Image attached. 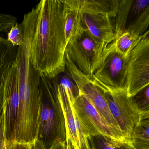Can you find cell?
<instances>
[{
	"mask_svg": "<svg viewBox=\"0 0 149 149\" xmlns=\"http://www.w3.org/2000/svg\"><path fill=\"white\" fill-rule=\"evenodd\" d=\"M7 40L13 46L19 47L23 42V33L22 25L18 22L14 25L8 33Z\"/></svg>",
	"mask_w": 149,
	"mask_h": 149,
	"instance_id": "20",
	"label": "cell"
},
{
	"mask_svg": "<svg viewBox=\"0 0 149 149\" xmlns=\"http://www.w3.org/2000/svg\"><path fill=\"white\" fill-rule=\"evenodd\" d=\"M149 84V35L142 39L127 57L125 89L133 97Z\"/></svg>",
	"mask_w": 149,
	"mask_h": 149,
	"instance_id": "5",
	"label": "cell"
},
{
	"mask_svg": "<svg viewBox=\"0 0 149 149\" xmlns=\"http://www.w3.org/2000/svg\"><path fill=\"white\" fill-rule=\"evenodd\" d=\"M4 111L0 119V149H7Z\"/></svg>",
	"mask_w": 149,
	"mask_h": 149,
	"instance_id": "22",
	"label": "cell"
},
{
	"mask_svg": "<svg viewBox=\"0 0 149 149\" xmlns=\"http://www.w3.org/2000/svg\"><path fill=\"white\" fill-rule=\"evenodd\" d=\"M38 10L31 48L33 67L41 75L53 79L66 70L63 0H42Z\"/></svg>",
	"mask_w": 149,
	"mask_h": 149,
	"instance_id": "1",
	"label": "cell"
},
{
	"mask_svg": "<svg viewBox=\"0 0 149 149\" xmlns=\"http://www.w3.org/2000/svg\"><path fill=\"white\" fill-rule=\"evenodd\" d=\"M66 69L77 86L79 93L84 95L88 99L101 117L118 138L126 142L111 114L103 93L93 82L92 78L79 70L71 61L66 63Z\"/></svg>",
	"mask_w": 149,
	"mask_h": 149,
	"instance_id": "4",
	"label": "cell"
},
{
	"mask_svg": "<svg viewBox=\"0 0 149 149\" xmlns=\"http://www.w3.org/2000/svg\"><path fill=\"white\" fill-rule=\"evenodd\" d=\"M66 142L56 141L49 149H66Z\"/></svg>",
	"mask_w": 149,
	"mask_h": 149,
	"instance_id": "25",
	"label": "cell"
},
{
	"mask_svg": "<svg viewBox=\"0 0 149 149\" xmlns=\"http://www.w3.org/2000/svg\"><path fill=\"white\" fill-rule=\"evenodd\" d=\"M131 143L135 149H149V118L142 120L137 126Z\"/></svg>",
	"mask_w": 149,
	"mask_h": 149,
	"instance_id": "16",
	"label": "cell"
},
{
	"mask_svg": "<svg viewBox=\"0 0 149 149\" xmlns=\"http://www.w3.org/2000/svg\"><path fill=\"white\" fill-rule=\"evenodd\" d=\"M67 143V146H66V149H73L71 146V144L69 143Z\"/></svg>",
	"mask_w": 149,
	"mask_h": 149,
	"instance_id": "26",
	"label": "cell"
},
{
	"mask_svg": "<svg viewBox=\"0 0 149 149\" xmlns=\"http://www.w3.org/2000/svg\"><path fill=\"white\" fill-rule=\"evenodd\" d=\"M133 1H134L131 0L120 1L118 11L116 17V19L114 26L115 39L126 29L129 13Z\"/></svg>",
	"mask_w": 149,
	"mask_h": 149,
	"instance_id": "17",
	"label": "cell"
},
{
	"mask_svg": "<svg viewBox=\"0 0 149 149\" xmlns=\"http://www.w3.org/2000/svg\"><path fill=\"white\" fill-rule=\"evenodd\" d=\"M19 102V84L15 62L9 71L5 84L4 116L7 140H13V139Z\"/></svg>",
	"mask_w": 149,
	"mask_h": 149,
	"instance_id": "10",
	"label": "cell"
},
{
	"mask_svg": "<svg viewBox=\"0 0 149 149\" xmlns=\"http://www.w3.org/2000/svg\"><path fill=\"white\" fill-rule=\"evenodd\" d=\"M149 30L142 36H139L125 30L115 38L113 43L115 49L127 58L130 53L144 37L149 35Z\"/></svg>",
	"mask_w": 149,
	"mask_h": 149,
	"instance_id": "14",
	"label": "cell"
},
{
	"mask_svg": "<svg viewBox=\"0 0 149 149\" xmlns=\"http://www.w3.org/2000/svg\"><path fill=\"white\" fill-rule=\"evenodd\" d=\"M30 143H19L14 140H7V149H30Z\"/></svg>",
	"mask_w": 149,
	"mask_h": 149,
	"instance_id": "23",
	"label": "cell"
},
{
	"mask_svg": "<svg viewBox=\"0 0 149 149\" xmlns=\"http://www.w3.org/2000/svg\"><path fill=\"white\" fill-rule=\"evenodd\" d=\"M63 3V21L64 34L67 46L76 40L87 31L83 15L79 11L67 6Z\"/></svg>",
	"mask_w": 149,
	"mask_h": 149,
	"instance_id": "13",
	"label": "cell"
},
{
	"mask_svg": "<svg viewBox=\"0 0 149 149\" xmlns=\"http://www.w3.org/2000/svg\"><path fill=\"white\" fill-rule=\"evenodd\" d=\"M57 98L61 106L66 128V143H69L73 149H87L89 147L88 136L77 118L68 91L51 79Z\"/></svg>",
	"mask_w": 149,
	"mask_h": 149,
	"instance_id": "8",
	"label": "cell"
},
{
	"mask_svg": "<svg viewBox=\"0 0 149 149\" xmlns=\"http://www.w3.org/2000/svg\"><path fill=\"white\" fill-rule=\"evenodd\" d=\"M149 87L144 89L133 97V100L141 113L146 118L149 117Z\"/></svg>",
	"mask_w": 149,
	"mask_h": 149,
	"instance_id": "19",
	"label": "cell"
},
{
	"mask_svg": "<svg viewBox=\"0 0 149 149\" xmlns=\"http://www.w3.org/2000/svg\"><path fill=\"white\" fill-rule=\"evenodd\" d=\"M30 149H46L43 144L39 139H36L30 144Z\"/></svg>",
	"mask_w": 149,
	"mask_h": 149,
	"instance_id": "24",
	"label": "cell"
},
{
	"mask_svg": "<svg viewBox=\"0 0 149 149\" xmlns=\"http://www.w3.org/2000/svg\"><path fill=\"white\" fill-rule=\"evenodd\" d=\"M106 49L86 31L76 40L67 45L65 53L79 70L92 78Z\"/></svg>",
	"mask_w": 149,
	"mask_h": 149,
	"instance_id": "6",
	"label": "cell"
},
{
	"mask_svg": "<svg viewBox=\"0 0 149 149\" xmlns=\"http://www.w3.org/2000/svg\"><path fill=\"white\" fill-rule=\"evenodd\" d=\"M92 80L103 93L110 110L118 124L125 140L131 144L135 129L142 120L149 118L141 113L132 97L128 95L125 89L109 88Z\"/></svg>",
	"mask_w": 149,
	"mask_h": 149,
	"instance_id": "3",
	"label": "cell"
},
{
	"mask_svg": "<svg viewBox=\"0 0 149 149\" xmlns=\"http://www.w3.org/2000/svg\"><path fill=\"white\" fill-rule=\"evenodd\" d=\"M149 6L145 10L129 23L125 31L142 36L149 30Z\"/></svg>",
	"mask_w": 149,
	"mask_h": 149,
	"instance_id": "18",
	"label": "cell"
},
{
	"mask_svg": "<svg viewBox=\"0 0 149 149\" xmlns=\"http://www.w3.org/2000/svg\"><path fill=\"white\" fill-rule=\"evenodd\" d=\"M69 7L82 14L107 15L111 18L116 16L119 0H64Z\"/></svg>",
	"mask_w": 149,
	"mask_h": 149,
	"instance_id": "12",
	"label": "cell"
},
{
	"mask_svg": "<svg viewBox=\"0 0 149 149\" xmlns=\"http://www.w3.org/2000/svg\"><path fill=\"white\" fill-rule=\"evenodd\" d=\"M149 6V0L134 1L131 7L128 19L129 18L131 21L142 13Z\"/></svg>",
	"mask_w": 149,
	"mask_h": 149,
	"instance_id": "21",
	"label": "cell"
},
{
	"mask_svg": "<svg viewBox=\"0 0 149 149\" xmlns=\"http://www.w3.org/2000/svg\"><path fill=\"white\" fill-rule=\"evenodd\" d=\"M72 105L78 122L88 138L104 136L122 141L104 122L84 95L79 93L74 101L72 102Z\"/></svg>",
	"mask_w": 149,
	"mask_h": 149,
	"instance_id": "9",
	"label": "cell"
},
{
	"mask_svg": "<svg viewBox=\"0 0 149 149\" xmlns=\"http://www.w3.org/2000/svg\"><path fill=\"white\" fill-rule=\"evenodd\" d=\"M91 149H135L131 144L104 136L88 138Z\"/></svg>",
	"mask_w": 149,
	"mask_h": 149,
	"instance_id": "15",
	"label": "cell"
},
{
	"mask_svg": "<svg viewBox=\"0 0 149 149\" xmlns=\"http://www.w3.org/2000/svg\"><path fill=\"white\" fill-rule=\"evenodd\" d=\"M40 89L42 102L37 139L45 149H49L57 140L66 142L65 121L51 79L41 75Z\"/></svg>",
	"mask_w": 149,
	"mask_h": 149,
	"instance_id": "2",
	"label": "cell"
},
{
	"mask_svg": "<svg viewBox=\"0 0 149 149\" xmlns=\"http://www.w3.org/2000/svg\"><path fill=\"white\" fill-rule=\"evenodd\" d=\"M87 32L104 47L107 48L115 40V26L112 18L107 15L83 14Z\"/></svg>",
	"mask_w": 149,
	"mask_h": 149,
	"instance_id": "11",
	"label": "cell"
},
{
	"mask_svg": "<svg viewBox=\"0 0 149 149\" xmlns=\"http://www.w3.org/2000/svg\"><path fill=\"white\" fill-rule=\"evenodd\" d=\"M127 59L116 51L112 42L107 47L91 78L109 88L125 89Z\"/></svg>",
	"mask_w": 149,
	"mask_h": 149,
	"instance_id": "7",
	"label": "cell"
}]
</instances>
